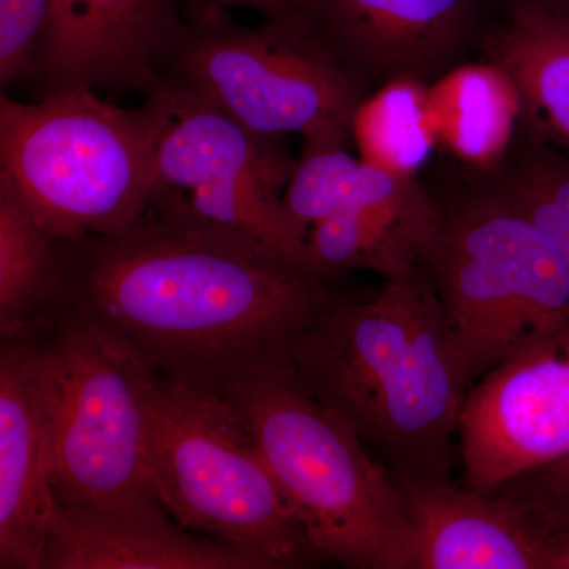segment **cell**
<instances>
[{"mask_svg": "<svg viewBox=\"0 0 569 569\" xmlns=\"http://www.w3.org/2000/svg\"><path fill=\"white\" fill-rule=\"evenodd\" d=\"M54 302L156 376L222 392L290 358L335 301L328 279L156 194L121 233L58 241Z\"/></svg>", "mask_w": 569, "mask_h": 569, "instance_id": "6da1fadb", "label": "cell"}, {"mask_svg": "<svg viewBox=\"0 0 569 569\" xmlns=\"http://www.w3.org/2000/svg\"><path fill=\"white\" fill-rule=\"evenodd\" d=\"M332 413L392 471L451 477L466 385L425 266L367 301L336 298L290 351Z\"/></svg>", "mask_w": 569, "mask_h": 569, "instance_id": "7a4b0ae2", "label": "cell"}, {"mask_svg": "<svg viewBox=\"0 0 569 569\" xmlns=\"http://www.w3.org/2000/svg\"><path fill=\"white\" fill-rule=\"evenodd\" d=\"M310 541L355 569H413V526L391 468L321 402L287 358L223 389Z\"/></svg>", "mask_w": 569, "mask_h": 569, "instance_id": "3957f363", "label": "cell"}, {"mask_svg": "<svg viewBox=\"0 0 569 569\" xmlns=\"http://www.w3.org/2000/svg\"><path fill=\"white\" fill-rule=\"evenodd\" d=\"M438 203L425 268L468 391L523 347L569 336V269L541 228L466 171Z\"/></svg>", "mask_w": 569, "mask_h": 569, "instance_id": "277c9868", "label": "cell"}, {"mask_svg": "<svg viewBox=\"0 0 569 569\" xmlns=\"http://www.w3.org/2000/svg\"><path fill=\"white\" fill-rule=\"evenodd\" d=\"M160 110L69 91L24 103L0 96V174L58 241L121 233L157 190Z\"/></svg>", "mask_w": 569, "mask_h": 569, "instance_id": "5b68a950", "label": "cell"}, {"mask_svg": "<svg viewBox=\"0 0 569 569\" xmlns=\"http://www.w3.org/2000/svg\"><path fill=\"white\" fill-rule=\"evenodd\" d=\"M157 73L250 132L301 134L305 152L346 146L370 93L306 21L242 28L227 11L183 13Z\"/></svg>", "mask_w": 569, "mask_h": 569, "instance_id": "8992f818", "label": "cell"}, {"mask_svg": "<svg viewBox=\"0 0 569 569\" xmlns=\"http://www.w3.org/2000/svg\"><path fill=\"white\" fill-rule=\"evenodd\" d=\"M148 427L153 489L179 526L257 550L276 569L326 560L222 392L151 372Z\"/></svg>", "mask_w": 569, "mask_h": 569, "instance_id": "52a82bcc", "label": "cell"}, {"mask_svg": "<svg viewBox=\"0 0 569 569\" xmlns=\"http://www.w3.org/2000/svg\"><path fill=\"white\" fill-rule=\"evenodd\" d=\"M32 323L50 400L56 503L159 501L149 460L151 370L114 337L59 302Z\"/></svg>", "mask_w": 569, "mask_h": 569, "instance_id": "ba28073f", "label": "cell"}, {"mask_svg": "<svg viewBox=\"0 0 569 569\" xmlns=\"http://www.w3.org/2000/svg\"><path fill=\"white\" fill-rule=\"evenodd\" d=\"M148 96L160 110L156 194L309 269L307 233L291 222L280 194L296 167L280 140L250 132L211 104L160 82Z\"/></svg>", "mask_w": 569, "mask_h": 569, "instance_id": "9c48e42d", "label": "cell"}, {"mask_svg": "<svg viewBox=\"0 0 569 569\" xmlns=\"http://www.w3.org/2000/svg\"><path fill=\"white\" fill-rule=\"evenodd\" d=\"M458 438L460 485L479 493L569 455V336L539 339L479 378Z\"/></svg>", "mask_w": 569, "mask_h": 569, "instance_id": "30bf717a", "label": "cell"}, {"mask_svg": "<svg viewBox=\"0 0 569 569\" xmlns=\"http://www.w3.org/2000/svg\"><path fill=\"white\" fill-rule=\"evenodd\" d=\"M488 0H309L306 22L370 92L395 80L432 84L467 62Z\"/></svg>", "mask_w": 569, "mask_h": 569, "instance_id": "8fae6325", "label": "cell"}, {"mask_svg": "<svg viewBox=\"0 0 569 569\" xmlns=\"http://www.w3.org/2000/svg\"><path fill=\"white\" fill-rule=\"evenodd\" d=\"M182 20L183 0H50L31 81L43 96H148Z\"/></svg>", "mask_w": 569, "mask_h": 569, "instance_id": "7c38bea8", "label": "cell"}, {"mask_svg": "<svg viewBox=\"0 0 569 569\" xmlns=\"http://www.w3.org/2000/svg\"><path fill=\"white\" fill-rule=\"evenodd\" d=\"M392 475L417 539L413 569H569V531L541 526L501 493Z\"/></svg>", "mask_w": 569, "mask_h": 569, "instance_id": "4fadbf2b", "label": "cell"}, {"mask_svg": "<svg viewBox=\"0 0 569 569\" xmlns=\"http://www.w3.org/2000/svg\"><path fill=\"white\" fill-rule=\"evenodd\" d=\"M47 377L32 321L0 348V568L41 569L56 508Z\"/></svg>", "mask_w": 569, "mask_h": 569, "instance_id": "5bb4252c", "label": "cell"}, {"mask_svg": "<svg viewBox=\"0 0 569 569\" xmlns=\"http://www.w3.org/2000/svg\"><path fill=\"white\" fill-rule=\"evenodd\" d=\"M41 569H276L257 550L171 520L160 501L56 505Z\"/></svg>", "mask_w": 569, "mask_h": 569, "instance_id": "9a60e30c", "label": "cell"}, {"mask_svg": "<svg viewBox=\"0 0 569 569\" xmlns=\"http://www.w3.org/2000/svg\"><path fill=\"white\" fill-rule=\"evenodd\" d=\"M478 50L516 86L527 119L569 152V6L501 10Z\"/></svg>", "mask_w": 569, "mask_h": 569, "instance_id": "2e32d148", "label": "cell"}, {"mask_svg": "<svg viewBox=\"0 0 569 569\" xmlns=\"http://www.w3.org/2000/svg\"><path fill=\"white\" fill-rule=\"evenodd\" d=\"M438 146L463 170L486 173L507 157L523 119L522 97L488 61L463 62L429 86Z\"/></svg>", "mask_w": 569, "mask_h": 569, "instance_id": "e0dca14e", "label": "cell"}, {"mask_svg": "<svg viewBox=\"0 0 569 569\" xmlns=\"http://www.w3.org/2000/svg\"><path fill=\"white\" fill-rule=\"evenodd\" d=\"M440 222L437 194L426 203L329 217L310 224L306 261L310 271L331 279L351 269L400 279L425 266Z\"/></svg>", "mask_w": 569, "mask_h": 569, "instance_id": "ac0fdd59", "label": "cell"}, {"mask_svg": "<svg viewBox=\"0 0 569 569\" xmlns=\"http://www.w3.org/2000/svg\"><path fill=\"white\" fill-rule=\"evenodd\" d=\"M430 198L432 192L418 178L389 173L339 146L302 151L282 201L291 222L307 233L310 224L329 217L411 208Z\"/></svg>", "mask_w": 569, "mask_h": 569, "instance_id": "d6986e66", "label": "cell"}, {"mask_svg": "<svg viewBox=\"0 0 569 569\" xmlns=\"http://www.w3.org/2000/svg\"><path fill=\"white\" fill-rule=\"evenodd\" d=\"M466 171V170H463ZM466 173L526 216L569 269V152L523 119L507 157L486 173Z\"/></svg>", "mask_w": 569, "mask_h": 569, "instance_id": "ffe728a7", "label": "cell"}, {"mask_svg": "<svg viewBox=\"0 0 569 569\" xmlns=\"http://www.w3.org/2000/svg\"><path fill=\"white\" fill-rule=\"evenodd\" d=\"M58 239L44 233L0 174V336L18 331L54 302Z\"/></svg>", "mask_w": 569, "mask_h": 569, "instance_id": "44dd1931", "label": "cell"}, {"mask_svg": "<svg viewBox=\"0 0 569 569\" xmlns=\"http://www.w3.org/2000/svg\"><path fill=\"white\" fill-rule=\"evenodd\" d=\"M429 86L395 80L366 97L351 132L362 160L389 173L418 178L438 146Z\"/></svg>", "mask_w": 569, "mask_h": 569, "instance_id": "7402d4cb", "label": "cell"}, {"mask_svg": "<svg viewBox=\"0 0 569 569\" xmlns=\"http://www.w3.org/2000/svg\"><path fill=\"white\" fill-rule=\"evenodd\" d=\"M50 0H0V81L31 80Z\"/></svg>", "mask_w": 569, "mask_h": 569, "instance_id": "603a6c76", "label": "cell"}, {"mask_svg": "<svg viewBox=\"0 0 569 569\" xmlns=\"http://www.w3.org/2000/svg\"><path fill=\"white\" fill-rule=\"evenodd\" d=\"M501 493L550 530L569 531V455L512 479Z\"/></svg>", "mask_w": 569, "mask_h": 569, "instance_id": "cb8c5ba5", "label": "cell"}, {"mask_svg": "<svg viewBox=\"0 0 569 569\" xmlns=\"http://www.w3.org/2000/svg\"><path fill=\"white\" fill-rule=\"evenodd\" d=\"M309 0H183V13H216L230 9L260 11L266 20L306 21Z\"/></svg>", "mask_w": 569, "mask_h": 569, "instance_id": "d4e9b609", "label": "cell"}, {"mask_svg": "<svg viewBox=\"0 0 569 569\" xmlns=\"http://www.w3.org/2000/svg\"><path fill=\"white\" fill-rule=\"evenodd\" d=\"M490 6L498 11L511 9V7L527 6V3H545V6H569V0H488Z\"/></svg>", "mask_w": 569, "mask_h": 569, "instance_id": "484cf974", "label": "cell"}]
</instances>
